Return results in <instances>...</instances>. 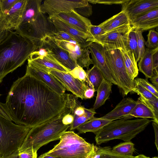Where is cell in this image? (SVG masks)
Masks as SVG:
<instances>
[{"mask_svg": "<svg viewBox=\"0 0 158 158\" xmlns=\"http://www.w3.org/2000/svg\"><path fill=\"white\" fill-rule=\"evenodd\" d=\"M74 116V121L70 125L69 128L70 131H73L76 129L79 126L92 118L85 111L84 114L81 116L75 115Z\"/></svg>", "mask_w": 158, "mask_h": 158, "instance_id": "obj_37", "label": "cell"}, {"mask_svg": "<svg viewBox=\"0 0 158 158\" xmlns=\"http://www.w3.org/2000/svg\"><path fill=\"white\" fill-rule=\"evenodd\" d=\"M1 95H2V94H0V97L1 96Z\"/></svg>", "mask_w": 158, "mask_h": 158, "instance_id": "obj_56", "label": "cell"}, {"mask_svg": "<svg viewBox=\"0 0 158 158\" xmlns=\"http://www.w3.org/2000/svg\"><path fill=\"white\" fill-rule=\"evenodd\" d=\"M135 31L137 39L139 60L145 50V40L142 35L143 31L136 28H135Z\"/></svg>", "mask_w": 158, "mask_h": 158, "instance_id": "obj_36", "label": "cell"}, {"mask_svg": "<svg viewBox=\"0 0 158 158\" xmlns=\"http://www.w3.org/2000/svg\"><path fill=\"white\" fill-rule=\"evenodd\" d=\"M67 95H59L26 73L13 82L2 105L9 119L17 125L32 128L60 113Z\"/></svg>", "mask_w": 158, "mask_h": 158, "instance_id": "obj_1", "label": "cell"}, {"mask_svg": "<svg viewBox=\"0 0 158 158\" xmlns=\"http://www.w3.org/2000/svg\"><path fill=\"white\" fill-rule=\"evenodd\" d=\"M150 80L154 85L158 89V73H153V75L150 78Z\"/></svg>", "mask_w": 158, "mask_h": 158, "instance_id": "obj_50", "label": "cell"}, {"mask_svg": "<svg viewBox=\"0 0 158 158\" xmlns=\"http://www.w3.org/2000/svg\"><path fill=\"white\" fill-rule=\"evenodd\" d=\"M131 27V24L124 26L105 34L87 39L86 41L97 43L109 49H127L128 34Z\"/></svg>", "mask_w": 158, "mask_h": 158, "instance_id": "obj_9", "label": "cell"}, {"mask_svg": "<svg viewBox=\"0 0 158 158\" xmlns=\"http://www.w3.org/2000/svg\"><path fill=\"white\" fill-rule=\"evenodd\" d=\"M18 151H17L10 155L4 156L1 157L0 158H18Z\"/></svg>", "mask_w": 158, "mask_h": 158, "instance_id": "obj_52", "label": "cell"}, {"mask_svg": "<svg viewBox=\"0 0 158 158\" xmlns=\"http://www.w3.org/2000/svg\"><path fill=\"white\" fill-rule=\"evenodd\" d=\"M27 60L28 62L47 72L50 69L65 72H69L68 70L55 60L50 53L44 56H37L31 54Z\"/></svg>", "mask_w": 158, "mask_h": 158, "instance_id": "obj_20", "label": "cell"}, {"mask_svg": "<svg viewBox=\"0 0 158 158\" xmlns=\"http://www.w3.org/2000/svg\"><path fill=\"white\" fill-rule=\"evenodd\" d=\"M153 73H158V50L155 52L152 56Z\"/></svg>", "mask_w": 158, "mask_h": 158, "instance_id": "obj_46", "label": "cell"}, {"mask_svg": "<svg viewBox=\"0 0 158 158\" xmlns=\"http://www.w3.org/2000/svg\"><path fill=\"white\" fill-rule=\"evenodd\" d=\"M129 24H131L130 22L126 12L122 10L99 25L102 27L104 34L120 27Z\"/></svg>", "mask_w": 158, "mask_h": 158, "instance_id": "obj_23", "label": "cell"}, {"mask_svg": "<svg viewBox=\"0 0 158 158\" xmlns=\"http://www.w3.org/2000/svg\"><path fill=\"white\" fill-rule=\"evenodd\" d=\"M38 47L15 31H9L0 42V83L9 73L22 65Z\"/></svg>", "mask_w": 158, "mask_h": 158, "instance_id": "obj_2", "label": "cell"}, {"mask_svg": "<svg viewBox=\"0 0 158 158\" xmlns=\"http://www.w3.org/2000/svg\"><path fill=\"white\" fill-rule=\"evenodd\" d=\"M89 37L87 39L103 34L102 29L99 25L96 26L92 24L89 27Z\"/></svg>", "mask_w": 158, "mask_h": 158, "instance_id": "obj_43", "label": "cell"}, {"mask_svg": "<svg viewBox=\"0 0 158 158\" xmlns=\"http://www.w3.org/2000/svg\"><path fill=\"white\" fill-rule=\"evenodd\" d=\"M52 37L55 39L60 40L66 41H76L74 38L67 33L63 31H56Z\"/></svg>", "mask_w": 158, "mask_h": 158, "instance_id": "obj_42", "label": "cell"}, {"mask_svg": "<svg viewBox=\"0 0 158 158\" xmlns=\"http://www.w3.org/2000/svg\"><path fill=\"white\" fill-rule=\"evenodd\" d=\"M138 100L144 103L153 112L156 116L158 118V100H151L139 96Z\"/></svg>", "mask_w": 158, "mask_h": 158, "instance_id": "obj_38", "label": "cell"}, {"mask_svg": "<svg viewBox=\"0 0 158 158\" xmlns=\"http://www.w3.org/2000/svg\"><path fill=\"white\" fill-rule=\"evenodd\" d=\"M88 2L93 4L96 3L104 4L106 5H112L114 4H122L126 2L127 0H88Z\"/></svg>", "mask_w": 158, "mask_h": 158, "instance_id": "obj_44", "label": "cell"}, {"mask_svg": "<svg viewBox=\"0 0 158 158\" xmlns=\"http://www.w3.org/2000/svg\"><path fill=\"white\" fill-rule=\"evenodd\" d=\"M60 140L52 149L44 153L56 158H87L94 145L73 131L64 132Z\"/></svg>", "mask_w": 158, "mask_h": 158, "instance_id": "obj_6", "label": "cell"}, {"mask_svg": "<svg viewBox=\"0 0 158 158\" xmlns=\"http://www.w3.org/2000/svg\"><path fill=\"white\" fill-rule=\"evenodd\" d=\"M31 128L0 116V157L18 151Z\"/></svg>", "mask_w": 158, "mask_h": 158, "instance_id": "obj_7", "label": "cell"}, {"mask_svg": "<svg viewBox=\"0 0 158 158\" xmlns=\"http://www.w3.org/2000/svg\"><path fill=\"white\" fill-rule=\"evenodd\" d=\"M88 47L91 55L94 65L100 70L105 79L112 84L117 86L116 78L106 63L104 55L103 47L96 43H91Z\"/></svg>", "mask_w": 158, "mask_h": 158, "instance_id": "obj_14", "label": "cell"}, {"mask_svg": "<svg viewBox=\"0 0 158 158\" xmlns=\"http://www.w3.org/2000/svg\"><path fill=\"white\" fill-rule=\"evenodd\" d=\"M26 73L39 79L59 95H63L66 89L52 75L27 62Z\"/></svg>", "mask_w": 158, "mask_h": 158, "instance_id": "obj_18", "label": "cell"}, {"mask_svg": "<svg viewBox=\"0 0 158 158\" xmlns=\"http://www.w3.org/2000/svg\"><path fill=\"white\" fill-rule=\"evenodd\" d=\"M130 21L138 16L158 7V0H127L122 4Z\"/></svg>", "mask_w": 158, "mask_h": 158, "instance_id": "obj_16", "label": "cell"}, {"mask_svg": "<svg viewBox=\"0 0 158 158\" xmlns=\"http://www.w3.org/2000/svg\"><path fill=\"white\" fill-rule=\"evenodd\" d=\"M9 31L3 30L0 26V42L7 36Z\"/></svg>", "mask_w": 158, "mask_h": 158, "instance_id": "obj_51", "label": "cell"}, {"mask_svg": "<svg viewBox=\"0 0 158 158\" xmlns=\"http://www.w3.org/2000/svg\"><path fill=\"white\" fill-rule=\"evenodd\" d=\"M19 0H0V10L3 13L9 10Z\"/></svg>", "mask_w": 158, "mask_h": 158, "instance_id": "obj_40", "label": "cell"}, {"mask_svg": "<svg viewBox=\"0 0 158 158\" xmlns=\"http://www.w3.org/2000/svg\"><path fill=\"white\" fill-rule=\"evenodd\" d=\"M85 107L83 106L80 105L78 106L74 111V115L81 116L85 113Z\"/></svg>", "mask_w": 158, "mask_h": 158, "instance_id": "obj_48", "label": "cell"}, {"mask_svg": "<svg viewBox=\"0 0 158 158\" xmlns=\"http://www.w3.org/2000/svg\"><path fill=\"white\" fill-rule=\"evenodd\" d=\"M152 125L153 126L155 133V143L157 149L158 150V124L155 122H152Z\"/></svg>", "mask_w": 158, "mask_h": 158, "instance_id": "obj_49", "label": "cell"}, {"mask_svg": "<svg viewBox=\"0 0 158 158\" xmlns=\"http://www.w3.org/2000/svg\"><path fill=\"white\" fill-rule=\"evenodd\" d=\"M137 102L131 98H124L112 110L101 117L111 121L119 119L130 113Z\"/></svg>", "mask_w": 158, "mask_h": 158, "instance_id": "obj_22", "label": "cell"}, {"mask_svg": "<svg viewBox=\"0 0 158 158\" xmlns=\"http://www.w3.org/2000/svg\"><path fill=\"white\" fill-rule=\"evenodd\" d=\"M134 83L138 84L158 98V91L154 85L150 83L146 79L136 78L134 80Z\"/></svg>", "mask_w": 158, "mask_h": 158, "instance_id": "obj_35", "label": "cell"}, {"mask_svg": "<svg viewBox=\"0 0 158 158\" xmlns=\"http://www.w3.org/2000/svg\"><path fill=\"white\" fill-rule=\"evenodd\" d=\"M111 121L101 117H94L79 126L76 129L80 134L92 132L95 134Z\"/></svg>", "mask_w": 158, "mask_h": 158, "instance_id": "obj_26", "label": "cell"}, {"mask_svg": "<svg viewBox=\"0 0 158 158\" xmlns=\"http://www.w3.org/2000/svg\"><path fill=\"white\" fill-rule=\"evenodd\" d=\"M27 0H19L8 11L1 14L0 26L3 30H15L21 23Z\"/></svg>", "mask_w": 158, "mask_h": 158, "instance_id": "obj_11", "label": "cell"}, {"mask_svg": "<svg viewBox=\"0 0 158 158\" xmlns=\"http://www.w3.org/2000/svg\"><path fill=\"white\" fill-rule=\"evenodd\" d=\"M42 47L48 48L55 60L69 71L77 66L70 58L68 52L56 44L53 37H47L43 42Z\"/></svg>", "mask_w": 158, "mask_h": 158, "instance_id": "obj_15", "label": "cell"}, {"mask_svg": "<svg viewBox=\"0 0 158 158\" xmlns=\"http://www.w3.org/2000/svg\"><path fill=\"white\" fill-rule=\"evenodd\" d=\"M55 77L65 88L73 95L82 100L84 99V93L87 86L85 82L73 77L68 72L50 69L48 72Z\"/></svg>", "mask_w": 158, "mask_h": 158, "instance_id": "obj_12", "label": "cell"}, {"mask_svg": "<svg viewBox=\"0 0 158 158\" xmlns=\"http://www.w3.org/2000/svg\"><path fill=\"white\" fill-rule=\"evenodd\" d=\"M134 158H150V157L147 156L143 154H141L135 156Z\"/></svg>", "mask_w": 158, "mask_h": 158, "instance_id": "obj_54", "label": "cell"}, {"mask_svg": "<svg viewBox=\"0 0 158 158\" xmlns=\"http://www.w3.org/2000/svg\"><path fill=\"white\" fill-rule=\"evenodd\" d=\"M68 72L73 77L81 81L85 82L86 73V71L83 68L77 66L72 70L69 71Z\"/></svg>", "mask_w": 158, "mask_h": 158, "instance_id": "obj_39", "label": "cell"}, {"mask_svg": "<svg viewBox=\"0 0 158 158\" xmlns=\"http://www.w3.org/2000/svg\"><path fill=\"white\" fill-rule=\"evenodd\" d=\"M112 84L105 78L103 80L97 91V95L93 106L96 110L103 105L109 98L111 92Z\"/></svg>", "mask_w": 158, "mask_h": 158, "instance_id": "obj_28", "label": "cell"}, {"mask_svg": "<svg viewBox=\"0 0 158 158\" xmlns=\"http://www.w3.org/2000/svg\"><path fill=\"white\" fill-rule=\"evenodd\" d=\"M88 0H46L40 7V11L50 18L62 13L70 12L75 8L86 6Z\"/></svg>", "mask_w": 158, "mask_h": 158, "instance_id": "obj_10", "label": "cell"}, {"mask_svg": "<svg viewBox=\"0 0 158 158\" xmlns=\"http://www.w3.org/2000/svg\"><path fill=\"white\" fill-rule=\"evenodd\" d=\"M74 10L78 14L84 17L90 16L93 13L92 6L89 3L86 6L76 8Z\"/></svg>", "mask_w": 158, "mask_h": 158, "instance_id": "obj_41", "label": "cell"}, {"mask_svg": "<svg viewBox=\"0 0 158 158\" xmlns=\"http://www.w3.org/2000/svg\"><path fill=\"white\" fill-rule=\"evenodd\" d=\"M54 39L60 47L68 52L70 58L77 66L82 67L90 61V52L88 47L83 48L75 40L66 41Z\"/></svg>", "mask_w": 158, "mask_h": 158, "instance_id": "obj_13", "label": "cell"}, {"mask_svg": "<svg viewBox=\"0 0 158 158\" xmlns=\"http://www.w3.org/2000/svg\"><path fill=\"white\" fill-rule=\"evenodd\" d=\"M137 103L131 112L120 119H129L134 118H152L151 121L158 124V118L153 112L144 103L138 100Z\"/></svg>", "mask_w": 158, "mask_h": 158, "instance_id": "obj_25", "label": "cell"}, {"mask_svg": "<svg viewBox=\"0 0 158 158\" xmlns=\"http://www.w3.org/2000/svg\"><path fill=\"white\" fill-rule=\"evenodd\" d=\"M53 24L56 31H63L74 38L76 41L83 48L89 46L91 43L86 41L89 38L86 34L64 23L53 18H50Z\"/></svg>", "mask_w": 158, "mask_h": 158, "instance_id": "obj_21", "label": "cell"}, {"mask_svg": "<svg viewBox=\"0 0 158 158\" xmlns=\"http://www.w3.org/2000/svg\"><path fill=\"white\" fill-rule=\"evenodd\" d=\"M86 78L85 82L89 86L97 91L98 87L105 78L100 70L94 65L90 69L85 71Z\"/></svg>", "mask_w": 158, "mask_h": 158, "instance_id": "obj_30", "label": "cell"}, {"mask_svg": "<svg viewBox=\"0 0 158 158\" xmlns=\"http://www.w3.org/2000/svg\"><path fill=\"white\" fill-rule=\"evenodd\" d=\"M18 158H37V153L34 152L32 149H28L19 152Z\"/></svg>", "mask_w": 158, "mask_h": 158, "instance_id": "obj_45", "label": "cell"}, {"mask_svg": "<svg viewBox=\"0 0 158 158\" xmlns=\"http://www.w3.org/2000/svg\"><path fill=\"white\" fill-rule=\"evenodd\" d=\"M158 50V48L154 49L145 48L144 53L139 61V71L144 74L146 79L150 78L153 75L152 56Z\"/></svg>", "mask_w": 158, "mask_h": 158, "instance_id": "obj_24", "label": "cell"}, {"mask_svg": "<svg viewBox=\"0 0 158 158\" xmlns=\"http://www.w3.org/2000/svg\"><path fill=\"white\" fill-rule=\"evenodd\" d=\"M132 92L137 94L139 96L151 100H158V98L147 90L140 85L135 83Z\"/></svg>", "mask_w": 158, "mask_h": 158, "instance_id": "obj_33", "label": "cell"}, {"mask_svg": "<svg viewBox=\"0 0 158 158\" xmlns=\"http://www.w3.org/2000/svg\"><path fill=\"white\" fill-rule=\"evenodd\" d=\"M38 158H56L52 156L45 154L44 153L42 154Z\"/></svg>", "mask_w": 158, "mask_h": 158, "instance_id": "obj_53", "label": "cell"}, {"mask_svg": "<svg viewBox=\"0 0 158 158\" xmlns=\"http://www.w3.org/2000/svg\"><path fill=\"white\" fill-rule=\"evenodd\" d=\"M152 158H158L157 157L155 156L154 157H153Z\"/></svg>", "mask_w": 158, "mask_h": 158, "instance_id": "obj_55", "label": "cell"}, {"mask_svg": "<svg viewBox=\"0 0 158 158\" xmlns=\"http://www.w3.org/2000/svg\"><path fill=\"white\" fill-rule=\"evenodd\" d=\"M87 88L84 93V99L92 98L94 96L95 90L91 87L87 85Z\"/></svg>", "mask_w": 158, "mask_h": 158, "instance_id": "obj_47", "label": "cell"}, {"mask_svg": "<svg viewBox=\"0 0 158 158\" xmlns=\"http://www.w3.org/2000/svg\"><path fill=\"white\" fill-rule=\"evenodd\" d=\"M133 156H124L112 152L110 146L101 147L94 145L88 158H134Z\"/></svg>", "mask_w": 158, "mask_h": 158, "instance_id": "obj_29", "label": "cell"}, {"mask_svg": "<svg viewBox=\"0 0 158 158\" xmlns=\"http://www.w3.org/2000/svg\"><path fill=\"white\" fill-rule=\"evenodd\" d=\"M127 44L128 48L133 53L137 63L139 59L137 39L135 28L132 26L128 33Z\"/></svg>", "mask_w": 158, "mask_h": 158, "instance_id": "obj_32", "label": "cell"}, {"mask_svg": "<svg viewBox=\"0 0 158 158\" xmlns=\"http://www.w3.org/2000/svg\"><path fill=\"white\" fill-rule=\"evenodd\" d=\"M42 0H27L21 22L15 31L41 47L48 37L56 30L50 19L40 11Z\"/></svg>", "mask_w": 158, "mask_h": 158, "instance_id": "obj_3", "label": "cell"}, {"mask_svg": "<svg viewBox=\"0 0 158 158\" xmlns=\"http://www.w3.org/2000/svg\"><path fill=\"white\" fill-rule=\"evenodd\" d=\"M103 49L106 63L116 78L120 92L125 96L132 92L134 83L127 73L121 51L105 47Z\"/></svg>", "mask_w": 158, "mask_h": 158, "instance_id": "obj_8", "label": "cell"}, {"mask_svg": "<svg viewBox=\"0 0 158 158\" xmlns=\"http://www.w3.org/2000/svg\"><path fill=\"white\" fill-rule=\"evenodd\" d=\"M131 26L143 31L157 27L158 7L143 14L130 21Z\"/></svg>", "mask_w": 158, "mask_h": 158, "instance_id": "obj_19", "label": "cell"}, {"mask_svg": "<svg viewBox=\"0 0 158 158\" xmlns=\"http://www.w3.org/2000/svg\"><path fill=\"white\" fill-rule=\"evenodd\" d=\"M112 151L120 155L133 156L135 151L134 144L131 141L121 143L113 147Z\"/></svg>", "mask_w": 158, "mask_h": 158, "instance_id": "obj_31", "label": "cell"}, {"mask_svg": "<svg viewBox=\"0 0 158 158\" xmlns=\"http://www.w3.org/2000/svg\"><path fill=\"white\" fill-rule=\"evenodd\" d=\"M124 65L129 76L134 81L139 74V70L134 55L128 48L120 50Z\"/></svg>", "mask_w": 158, "mask_h": 158, "instance_id": "obj_27", "label": "cell"}, {"mask_svg": "<svg viewBox=\"0 0 158 158\" xmlns=\"http://www.w3.org/2000/svg\"><path fill=\"white\" fill-rule=\"evenodd\" d=\"M68 108L65 105L64 109L57 115L31 128L18 152L31 149L37 153L42 146L52 141L60 140L61 135L70 126V125H64L62 122L63 117L68 111Z\"/></svg>", "mask_w": 158, "mask_h": 158, "instance_id": "obj_4", "label": "cell"}, {"mask_svg": "<svg viewBox=\"0 0 158 158\" xmlns=\"http://www.w3.org/2000/svg\"><path fill=\"white\" fill-rule=\"evenodd\" d=\"M52 18L60 20L76 29L86 34L89 37V28L92 25L90 21L78 14L74 9L69 12L60 13Z\"/></svg>", "mask_w": 158, "mask_h": 158, "instance_id": "obj_17", "label": "cell"}, {"mask_svg": "<svg viewBox=\"0 0 158 158\" xmlns=\"http://www.w3.org/2000/svg\"><path fill=\"white\" fill-rule=\"evenodd\" d=\"M158 34L157 31L153 30L149 31L147 36V41L145 42V44L147 48L154 49L158 48Z\"/></svg>", "mask_w": 158, "mask_h": 158, "instance_id": "obj_34", "label": "cell"}, {"mask_svg": "<svg viewBox=\"0 0 158 158\" xmlns=\"http://www.w3.org/2000/svg\"><path fill=\"white\" fill-rule=\"evenodd\" d=\"M151 121L149 119L142 118L112 121L95 134L96 144L100 145L115 139L130 141L143 131Z\"/></svg>", "mask_w": 158, "mask_h": 158, "instance_id": "obj_5", "label": "cell"}]
</instances>
